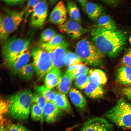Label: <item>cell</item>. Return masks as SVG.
Masks as SVG:
<instances>
[{
    "label": "cell",
    "instance_id": "d6986e66",
    "mask_svg": "<svg viewBox=\"0 0 131 131\" xmlns=\"http://www.w3.org/2000/svg\"><path fill=\"white\" fill-rule=\"evenodd\" d=\"M102 11L103 8L100 5L92 2H88L85 8L88 17L93 20L98 19Z\"/></svg>",
    "mask_w": 131,
    "mask_h": 131
},
{
    "label": "cell",
    "instance_id": "e575fe53",
    "mask_svg": "<svg viewBox=\"0 0 131 131\" xmlns=\"http://www.w3.org/2000/svg\"><path fill=\"white\" fill-rule=\"evenodd\" d=\"M8 131H30L27 129L22 125L14 124L9 126Z\"/></svg>",
    "mask_w": 131,
    "mask_h": 131
},
{
    "label": "cell",
    "instance_id": "cb8c5ba5",
    "mask_svg": "<svg viewBox=\"0 0 131 131\" xmlns=\"http://www.w3.org/2000/svg\"><path fill=\"white\" fill-rule=\"evenodd\" d=\"M67 13L71 19L79 23L81 22V16L79 9L74 2L68 1L66 3Z\"/></svg>",
    "mask_w": 131,
    "mask_h": 131
},
{
    "label": "cell",
    "instance_id": "7a4b0ae2",
    "mask_svg": "<svg viewBox=\"0 0 131 131\" xmlns=\"http://www.w3.org/2000/svg\"><path fill=\"white\" fill-rule=\"evenodd\" d=\"M33 93L29 90H21L9 95L8 100L12 116L19 120L27 119L32 103Z\"/></svg>",
    "mask_w": 131,
    "mask_h": 131
},
{
    "label": "cell",
    "instance_id": "83f0119b",
    "mask_svg": "<svg viewBox=\"0 0 131 131\" xmlns=\"http://www.w3.org/2000/svg\"><path fill=\"white\" fill-rule=\"evenodd\" d=\"M84 63L76 53L68 51L65 58V64L66 66L69 67Z\"/></svg>",
    "mask_w": 131,
    "mask_h": 131
},
{
    "label": "cell",
    "instance_id": "30bf717a",
    "mask_svg": "<svg viewBox=\"0 0 131 131\" xmlns=\"http://www.w3.org/2000/svg\"><path fill=\"white\" fill-rule=\"evenodd\" d=\"M58 27L61 32L74 39L78 38L86 32L79 23L71 19L66 20L64 23L59 25Z\"/></svg>",
    "mask_w": 131,
    "mask_h": 131
},
{
    "label": "cell",
    "instance_id": "d6a6232c",
    "mask_svg": "<svg viewBox=\"0 0 131 131\" xmlns=\"http://www.w3.org/2000/svg\"><path fill=\"white\" fill-rule=\"evenodd\" d=\"M47 102L44 97L36 91L33 93L32 103L36 104L42 109Z\"/></svg>",
    "mask_w": 131,
    "mask_h": 131
},
{
    "label": "cell",
    "instance_id": "44dd1931",
    "mask_svg": "<svg viewBox=\"0 0 131 131\" xmlns=\"http://www.w3.org/2000/svg\"><path fill=\"white\" fill-rule=\"evenodd\" d=\"M53 102L62 111L68 113L71 111V105L66 94L59 92H57Z\"/></svg>",
    "mask_w": 131,
    "mask_h": 131
},
{
    "label": "cell",
    "instance_id": "52a82bcc",
    "mask_svg": "<svg viewBox=\"0 0 131 131\" xmlns=\"http://www.w3.org/2000/svg\"><path fill=\"white\" fill-rule=\"evenodd\" d=\"M31 53L34 71L38 79H41L50 71L51 58L48 52L40 47L33 48Z\"/></svg>",
    "mask_w": 131,
    "mask_h": 131
},
{
    "label": "cell",
    "instance_id": "5bb4252c",
    "mask_svg": "<svg viewBox=\"0 0 131 131\" xmlns=\"http://www.w3.org/2000/svg\"><path fill=\"white\" fill-rule=\"evenodd\" d=\"M31 56L29 49L14 59L7 66L14 74H18L22 68L27 64Z\"/></svg>",
    "mask_w": 131,
    "mask_h": 131
},
{
    "label": "cell",
    "instance_id": "9a60e30c",
    "mask_svg": "<svg viewBox=\"0 0 131 131\" xmlns=\"http://www.w3.org/2000/svg\"><path fill=\"white\" fill-rule=\"evenodd\" d=\"M63 76L62 72L60 69H53L46 76L44 85L48 89L51 90L58 85Z\"/></svg>",
    "mask_w": 131,
    "mask_h": 131
},
{
    "label": "cell",
    "instance_id": "484cf974",
    "mask_svg": "<svg viewBox=\"0 0 131 131\" xmlns=\"http://www.w3.org/2000/svg\"><path fill=\"white\" fill-rule=\"evenodd\" d=\"M36 91L42 95L47 102H53L57 92L52 89H48L44 85L37 86Z\"/></svg>",
    "mask_w": 131,
    "mask_h": 131
},
{
    "label": "cell",
    "instance_id": "7bdbcfd3",
    "mask_svg": "<svg viewBox=\"0 0 131 131\" xmlns=\"http://www.w3.org/2000/svg\"><path fill=\"white\" fill-rule=\"evenodd\" d=\"M129 41L130 42V43L131 45V35L130 36L129 39Z\"/></svg>",
    "mask_w": 131,
    "mask_h": 131
},
{
    "label": "cell",
    "instance_id": "b9f144b4",
    "mask_svg": "<svg viewBox=\"0 0 131 131\" xmlns=\"http://www.w3.org/2000/svg\"><path fill=\"white\" fill-rule=\"evenodd\" d=\"M0 131H7L6 128L2 124L0 126Z\"/></svg>",
    "mask_w": 131,
    "mask_h": 131
},
{
    "label": "cell",
    "instance_id": "6da1fadb",
    "mask_svg": "<svg viewBox=\"0 0 131 131\" xmlns=\"http://www.w3.org/2000/svg\"><path fill=\"white\" fill-rule=\"evenodd\" d=\"M91 36L93 42L100 51L111 57L118 55L126 44V33L117 29L96 27L92 30Z\"/></svg>",
    "mask_w": 131,
    "mask_h": 131
},
{
    "label": "cell",
    "instance_id": "ee69618b",
    "mask_svg": "<svg viewBox=\"0 0 131 131\" xmlns=\"http://www.w3.org/2000/svg\"><path fill=\"white\" fill-rule=\"evenodd\" d=\"M131 56V50H130L128 53Z\"/></svg>",
    "mask_w": 131,
    "mask_h": 131
},
{
    "label": "cell",
    "instance_id": "74e56055",
    "mask_svg": "<svg viewBox=\"0 0 131 131\" xmlns=\"http://www.w3.org/2000/svg\"><path fill=\"white\" fill-rule=\"evenodd\" d=\"M122 92L123 94L127 98L131 100V86L123 89Z\"/></svg>",
    "mask_w": 131,
    "mask_h": 131
},
{
    "label": "cell",
    "instance_id": "ab89813d",
    "mask_svg": "<svg viewBox=\"0 0 131 131\" xmlns=\"http://www.w3.org/2000/svg\"><path fill=\"white\" fill-rule=\"evenodd\" d=\"M81 5L83 11H85L86 5L88 3L87 0H77V1Z\"/></svg>",
    "mask_w": 131,
    "mask_h": 131
},
{
    "label": "cell",
    "instance_id": "836d02e7",
    "mask_svg": "<svg viewBox=\"0 0 131 131\" xmlns=\"http://www.w3.org/2000/svg\"><path fill=\"white\" fill-rule=\"evenodd\" d=\"M85 64L81 66L77 70L76 74L72 77L73 80L76 79L79 75L81 74H87L88 73L89 69L85 66Z\"/></svg>",
    "mask_w": 131,
    "mask_h": 131
},
{
    "label": "cell",
    "instance_id": "5b68a950",
    "mask_svg": "<svg viewBox=\"0 0 131 131\" xmlns=\"http://www.w3.org/2000/svg\"><path fill=\"white\" fill-rule=\"evenodd\" d=\"M30 39L26 38L13 37L6 41L2 47L4 64L7 67L14 59L29 49Z\"/></svg>",
    "mask_w": 131,
    "mask_h": 131
},
{
    "label": "cell",
    "instance_id": "4316f807",
    "mask_svg": "<svg viewBox=\"0 0 131 131\" xmlns=\"http://www.w3.org/2000/svg\"><path fill=\"white\" fill-rule=\"evenodd\" d=\"M34 69L32 63L27 64L24 66L18 74L20 78L26 81L31 80L33 77Z\"/></svg>",
    "mask_w": 131,
    "mask_h": 131
},
{
    "label": "cell",
    "instance_id": "ba28073f",
    "mask_svg": "<svg viewBox=\"0 0 131 131\" xmlns=\"http://www.w3.org/2000/svg\"><path fill=\"white\" fill-rule=\"evenodd\" d=\"M48 12V4L45 0H41L36 6L31 14L30 24L33 27L39 28L44 25Z\"/></svg>",
    "mask_w": 131,
    "mask_h": 131
},
{
    "label": "cell",
    "instance_id": "d590c367",
    "mask_svg": "<svg viewBox=\"0 0 131 131\" xmlns=\"http://www.w3.org/2000/svg\"><path fill=\"white\" fill-rule=\"evenodd\" d=\"M2 1L9 6H13L22 4L27 2L28 0H2Z\"/></svg>",
    "mask_w": 131,
    "mask_h": 131
},
{
    "label": "cell",
    "instance_id": "d4e9b609",
    "mask_svg": "<svg viewBox=\"0 0 131 131\" xmlns=\"http://www.w3.org/2000/svg\"><path fill=\"white\" fill-rule=\"evenodd\" d=\"M73 80L71 75L67 71L63 76L57 89L59 92L66 94L69 90L72 81Z\"/></svg>",
    "mask_w": 131,
    "mask_h": 131
},
{
    "label": "cell",
    "instance_id": "3957f363",
    "mask_svg": "<svg viewBox=\"0 0 131 131\" xmlns=\"http://www.w3.org/2000/svg\"><path fill=\"white\" fill-rule=\"evenodd\" d=\"M105 115L119 126L131 128V103L121 99L105 113Z\"/></svg>",
    "mask_w": 131,
    "mask_h": 131
},
{
    "label": "cell",
    "instance_id": "7c38bea8",
    "mask_svg": "<svg viewBox=\"0 0 131 131\" xmlns=\"http://www.w3.org/2000/svg\"><path fill=\"white\" fill-rule=\"evenodd\" d=\"M67 12L66 7L62 1L58 2L51 12L49 18L50 23L60 25L66 20Z\"/></svg>",
    "mask_w": 131,
    "mask_h": 131
},
{
    "label": "cell",
    "instance_id": "f35d334b",
    "mask_svg": "<svg viewBox=\"0 0 131 131\" xmlns=\"http://www.w3.org/2000/svg\"><path fill=\"white\" fill-rule=\"evenodd\" d=\"M85 64H86L84 63L70 66L68 67L67 71H70L78 69L82 65Z\"/></svg>",
    "mask_w": 131,
    "mask_h": 131
},
{
    "label": "cell",
    "instance_id": "7402d4cb",
    "mask_svg": "<svg viewBox=\"0 0 131 131\" xmlns=\"http://www.w3.org/2000/svg\"><path fill=\"white\" fill-rule=\"evenodd\" d=\"M96 28H102L108 30L117 29L116 25L115 22L109 16L104 15L98 19Z\"/></svg>",
    "mask_w": 131,
    "mask_h": 131
},
{
    "label": "cell",
    "instance_id": "8d00e7d4",
    "mask_svg": "<svg viewBox=\"0 0 131 131\" xmlns=\"http://www.w3.org/2000/svg\"><path fill=\"white\" fill-rule=\"evenodd\" d=\"M122 62L124 66L131 67V56L128 53L123 57Z\"/></svg>",
    "mask_w": 131,
    "mask_h": 131
},
{
    "label": "cell",
    "instance_id": "277c9868",
    "mask_svg": "<svg viewBox=\"0 0 131 131\" xmlns=\"http://www.w3.org/2000/svg\"><path fill=\"white\" fill-rule=\"evenodd\" d=\"M75 50L76 53L85 63L93 66L100 64L104 56L93 42L86 38L77 42Z\"/></svg>",
    "mask_w": 131,
    "mask_h": 131
},
{
    "label": "cell",
    "instance_id": "60d3db41",
    "mask_svg": "<svg viewBox=\"0 0 131 131\" xmlns=\"http://www.w3.org/2000/svg\"><path fill=\"white\" fill-rule=\"evenodd\" d=\"M104 2L111 5H115L118 3L119 1L117 0H104Z\"/></svg>",
    "mask_w": 131,
    "mask_h": 131
},
{
    "label": "cell",
    "instance_id": "ac0fdd59",
    "mask_svg": "<svg viewBox=\"0 0 131 131\" xmlns=\"http://www.w3.org/2000/svg\"><path fill=\"white\" fill-rule=\"evenodd\" d=\"M118 82L124 85L131 86V67L123 66L118 70L116 75Z\"/></svg>",
    "mask_w": 131,
    "mask_h": 131
},
{
    "label": "cell",
    "instance_id": "4dcf8cb0",
    "mask_svg": "<svg viewBox=\"0 0 131 131\" xmlns=\"http://www.w3.org/2000/svg\"><path fill=\"white\" fill-rule=\"evenodd\" d=\"M89 82L87 74H81L75 79L74 84L77 88L82 90L84 89Z\"/></svg>",
    "mask_w": 131,
    "mask_h": 131
},
{
    "label": "cell",
    "instance_id": "4fadbf2b",
    "mask_svg": "<svg viewBox=\"0 0 131 131\" xmlns=\"http://www.w3.org/2000/svg\"><path fill=\"white\" fill-rule=\"evenodd\" d=\"M44 118L48 123L55 122L61 116L62 110L53 102H47L43 109Z\"/></svg>",
    "mask_w": 131,
    "mask_h": 131
},
{
    "label": "cell",
    "instance_id": "8fae6325",
    "mask_svg": "<svg viewBox=\"0 0 131 131\" xmlns=\"http://www.w3.org/2000/svg\"><path fill=\"white\" fill-rule=\"evenodd\" d=\"M113 128L112 125L105 119L96 117L85 123L81 131H112Z\"/></svg>",
    "mask_w": 131,
    "mask_h": 131
},
{
    "label": "cell",
    "instance_id": "8992f818",
    "mask_svg": "<svg viewBox=\"0 0 131 131\" xmlns=\"http://www.w3.org/2000/svg\"><path fill=\"white\" fill-rule=\"evenodd\" d=\"M25 10H9L1 16L0 20V38L2 42L18 28L24 18Z\"/></svg>",
    "mask_w": 131,
    "mask_h": 131
},
{
    "label": "cell",
    "instance_id": "f1b7e54d",
    "mask_svg": "<svg viewBox=\"0 0 131 131\" xmlns=\"http://www.w3.org/2000/svg\"><path fill=\"white\" fill-rule=\"evenodd\" d=\"M56 31L51 28H48L43 31L40 35L38 43L41 46L43 44L51 40L56 35Z\"/></svg>",
    "mask_w": 131,
    "mask_h": 131
},
{
    "label": "cell",
    "instance_id": "e0dca14e",
    "mask_svg": "<svg viewBox=\"0 0 131 131\" xmlns=\"http://www.w3.org/2000/svg\"><path fill=\"white\" fill-rule=\"evenodd\" d=\"M84 91L88 97L94 99L102 97L104 94L102 85L94 82H90L84 89Z\"/></svg>",
    "mask_w": 131,
    "mask_h": 131
},
{
    "label": "cell",
    "instance_id": "9c48e42d",
    "mask_svg": "<svg viewBox=\"0 0 131 131\" xmlns=\"http://www.w3.org/2000/svg\"><path fill=\"white\" fill-rule=\"evenodd\" d=\"M69 46L68 43L65 41L54 50L48 52L52 63L50 71L54 68L60 69L65 64L66 56Z\"/></svg>",
    "mask_w": 131,
    "mask_h": 131
},
{
    "label": "cell",
    "instance_id": "f546056e",
    "mask_svg": "<svg viewBox=\"0 0 131 131\" xmlns=\"http://www.w3.org/2000/svg\"><path fill=\"white\" fill-rule=\"evenodd\" d=\"M30 108L31 116L33 120H41L44 118L43 109L35 103H33Z\"/></svg>",
    "mask_w": 131,
    "mask_h": 131
},
{
    "label": "cell",
    "instance_id": "2e32d148",
    "mask_svg": "<svg viewBox=\"0 0 131 131\" xmlns=\"http://www.w3.org/2000/svg\"><path fill=\"white\" fill-rule=\"evenodd\" d=\"M69 95L70 99L74 105L78 109L83 110L86 107V100L82 93L75 88L69 90Z\"/></svg>",
    "mask_w": 131,
    "mask_h": 131
},
{
    "label": "cell",
    "instance_id": "1f68e13d",
    "mask_svg": "<svg viewBox=\"0 0 131 131\" xmlns=\"http://www.w3.org/2000/svg\"><path fill=\"white\" fill-rule=\"evenodd\" d=\"M41 0H28L27 4L25 10V14L24 17V21L27 19L29 16L32 14L34 8L37 4Z\"/></svg>",
    "mask_w": 131,
    "mask_h": 131
},
{
    "label": "cell",
    "instance_id": "ffe728a7",
    "mask_svg": "<svg viewBox=\"0 0 131 131\" xmlns=\"http://www.w3.org/2000/svg\"><path fill=\"white\" fill-rule=\"evenodd\" d=\"M88 79L89 82H94L102 85L107 82L106 76L102 70L98 69H92L89 71Z\"/></svg>",
    "mask_w": 131,
    "mask_h": 131
},
{
    "label": "cell",
    "instance_id": "603a6c76",
    "mask_svg": "<svg viewBox=\"0 0 131 131\" xmlns=\"http://www.w3.org/2000/svg\"><path fill=\"white\" fill-rule=\"evenodd\" d=\"M65 41L64 36L62 34H56L50 41L40 46L42 49L48 52L54 49Z\"/></svg>",
    "mask_w": 131,
    "mask_h": 131
}]
</instances>
